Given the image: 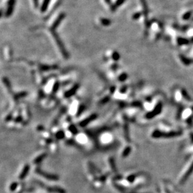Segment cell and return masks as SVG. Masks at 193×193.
<instances>
[{"label": "cell", "mask_w": 193, "mask_h": 193, "mask_svg": "<svg viewBox=\"0 0 193 193\" xmlns=\"http://www.w3.org/2000/svg\"><path fill=\"white\" fill-rule=\"evenodd\" d=\"M50 1H51V0H43V2H42V5H41V11L45 12V11L47 10Z\"/></svg>", "instance_id": "5b68a950"}, {"label": "cell", "mask_w": 193, "mask_h": 193, "mask_svg": "<svg viewBox=\"0 0 193 193\" xmlns=\"http://www.w3.org/2000/svg\"><path fill=\"white\" fill-rule=\"evenodd\" d=\"M36 173H38V174H39V175L42 176L44 177V178H46V179H49V180L58 181V179H59V178H58V176L54 175V174H48V173H45V172H44V171H41V169H37Z\"/></svg>", "instance_id": "6da1fadb"}, {"label": "cell", "mask_w": 193, "mask_h": 193, "mask_svg": "<svg viewBox=\"0 0 193 193\" xmlns=\"http://www.w3.org/2000/svg\"><path fill=\"white\" fill-rule=\"evenodd\" d=\"M126 77V74H122V75H121L119 78V81H124L125 80Z\"/></svg>", "instance_id": "9a60e30c"}, {"label": "cell", "mask_w": 193, "mask_h": 193, "mask_svg": "<svg viewBox=\"0 0 193 193\" xmlns=\"http://www.w3.org/2000/svg\"><path fill=\"white\" fill-rule=\"evenodd\" d=\"M130 148H129V147H128V148L124 150V153H123V156H127V154H128V153L130 152Z\"/></svg>", "instance_id": "2e32d148"}, {"label": "cell", "mask_w": 193, "mask_h": 193, "mask_svg": "<svg viewBox=\"0 0 193 193\" xmlns=\"http://www.w3.org/2000/svg\"><path fill=\"white\" fill-rule=\"evenodd\" d=\"M124 1V0H117L116 2L115 5H114V6H119V5H121V4Z\"/></svg>", "instance_id": "5bb4252c"}, {"label": "cell", "mask_w": 193, "mask_h": 193, "mask_svg": "<svg viewBox=\"0 0 193 193\" xmlns=\"http://www.w3.org/2000/svg\"><path fill=\"white\" fill-rule=\"evenodd\" d=\"M110 161H111V162H110V163L112 164V165H111V167H112V168H113V169L114 170V171H115V169H116V167H114V161H113V159H111V160H110Z\"/></svg>", "instance_id": "e0dca14e"}, {"label": "cell", "mask_w": 193, "mask_h": 193, "mask_svg": "<svg viewBox=\"0 0 193 193\" xmlns=\"http://www.w3.org/2000/svg\"><path fill=\"white\" fill-rule=\"evenodd\" d=\"M16 0H8L7 3V10L5 13L6 16L8 17L11 15L13 11V8H14V5L15 4Z\"/></svg>", "instance_id": "7a4b0ae2"}, {"label": "cell", "mask_w": 193, "mask_h": 193, "mask_svg": "<svg viewBox=\"0 0 193 193\" xmlns=\"http://www.w3.org/2000/svg\"><path fill=\"white\" fill-rule=\"evenodd\" d=\"M96 117H97V115L96 114H92L91 116H89L88 118H87L86 119H85L84 120L82 121L81 122H79V126H81V127H84L85 126H86V125L88 124L90 122H91L93 121V120H94V119L96 118Z\"/></svg>", "instance_id": "3957f363"}, {"label": "cell", "mask_w": 193, "mask_h": 193, "mask_svg": "<svg viewBox=\"0 0 193 193\" xmlns=\"http://www.w3.org/2000/svg\"><path fill=\"white\" fill-rule=\"evenodd\" d=\"M29 170H30V166H29V165H26V166L24 167L21 174L19 175V179H23L24 178L27 176L28 173L29 172Z\"/></svg>", "instance_id": "277c9868"}, {"label": "cell", "mask_w": 193, "mask_h": 193, "mask_svg": "<svg viewBox=\"0 0 193 193\" xmlns=\"http://www.w3.org/2000/svg\"><path fill=\"white\" fill-rule=\"evenodd\" d=\"M101 22L102 24V25H104V26H108L111 24V21L110 20H108V19H104V18H101Z\"/></svg>", "instance_id": "8fae6325"}, {"label": "cell", "mask_w": 193, "mask_h": 193, "mask_svg": "<svg viewBox=\"0 0 193 193\" xmlns=\"http://www.w3.org/2000/svg\"><path fill=\"white\" fill-rule=\"evenodd\" d=\"M18 186V183H13L11 184V185L10 186V189L11 191H14L16 189V188Z\"/></svg>", "instance_id": "4fadbf2b"}, {"label": "cell", "mask_w": 193, "mask_h": 193, "mask_svg": "<svg viewBox=\"0 0 193 193\" xmlns=\"http://www.w3.org/2000/svg\"><path fill=\"white\" fill-rule=\"evenodd\" d=\"M191 16V11H187L184 12L182 15L181 18L183 20H187L189 19L190 17Z\"/></svg>", "instance_id": "52a82bcc"}, {"label": "cell", "mask_w": 193, "mask_h": 193, "mask_svg": "<svg viewBox=\"0 0 193 193\" xmlns=\"http://www.w3.org/2000/svg\"><path fill=\"white\" fill-rule=\"evenodd\" d=\"M64 137H65V134H64V133L62 131H59L56 134V138L58 139H62V138H64Z\"/></svg>", "instance_id": "30bf717a"}, {"label": "cell", "mask_w": 193, "mask_h": 193, "mask_svg": "<svg viewBox=\"0 0 193 193\" xmlns=\"http://www.w3.org/2000/svg\"><path fill=\"white\" fill-rule=\"evenodd\" d=\"M69 129H70V131H71L72 133H73V134H76V133H77V131H77L76 127L74 126H73V125L70 126V127H69Z\"/></svg>", "instance_id": "7c38bea8"}, {"label": "cell", "mask_w": 193, "mask_h": 193, "mask_svg": "<svg viewBox=\"0 0 193 193\" xmlns=\"http://www.w3.org/2000/svg\"><path fill=\"white\" fill-rule=\"evenodd\" d=\"M46 154H42V155L38 156V158H37L36 159H35V161H34V163H39V162H41V161H42V159H43L44 158H45V157H46Z\"/></svg>", "instance_id": "9c48e42d"}, {"label": "cell", "mask_w": 193, "mask_h": 193, "mask_svg": "<svg viewBox=\"0 0 193 193\" xmlns=\"http://www.w3.org/2000/svg\"><path fill=\"white\" fill-rule=\"evenodd\" d=\"M77 88L78 87H77V86H74V87L72 88L71 90H69V91H68L66 93H65V96H66V98H68V97H70V96H71L72 95H73V94H74V93H76V91Z\"/></svg>", "instance_id": "8992f818"}, {"label": "cell", "mask_w": 193, "mask_h": 193, "mask_svg": "<svg viewBox=\"0 0 193 193\" xmlns=\"http://www.w3.org/2000/svg\"><path fill=\"white\" fill-rule=\"evenodd\" d=\"M111 54H112L111 58H112V59H113V60L117 61V60H118V59H119V54L117 53V52H116V51L113 52V53H112Z\"/></svg>", "instance_id": "ba28073f"}]
</instances>
